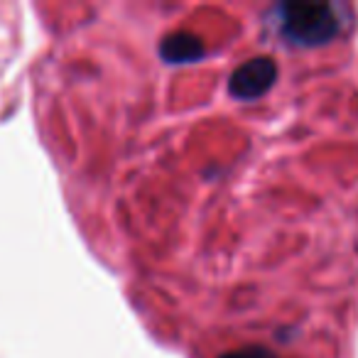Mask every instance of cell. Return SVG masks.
I'll return each mask as SVG.
<instances>
[{
    "mask_svg": "<svg viewBox=\"0 0 358 358\" xmlns=\"http://www.w3.org/2000/svg\"><path fill=\"white\" fill-rule=\"evenodd\" d=\"M278 27L292 45L317 47L331 42L341 32V17L331 3L292 0L278 8Z\"/></svg>",
    "mask_w": 358,
    "mask_h": 358,
    "instance_id": "6da1fadb",
    "label": "cell"
},
{
    "mask_svg": "<svg viewBox=\"0 0 358 358\" xmlns=\"http://www.w3.org/2000/svg\"><path fill=\"white\" fill-rule=\"evenodd\" d=\"M275 81H278V64H275V59H270V57H255V59H248L231 74L229 91L236 99L250 101L268 94L275 86Z\"/></svg>",
    "mask_w": 358,
    "mask_h": 358,
    "instance_id": "7a4b0ae2",
    "label": "cell"
},
{
    "mask_svg": "<svg viewBox=\"0 0 358 358\" xmlns=\"http://www.w3.org/2000/svg\"><path fill=\"white\" fill-rule=\"evenodd\" d=\"M204 52L206 50L201 45V40L196 35H192V32H172L159 45V55L169 64H189V62L201 59Z\"/></svg>",
    "mask_w": 358,
    "mask_h": 358,
    "instance_id": "3957f363",
    "label": "cell"
},
{
    "mask_svg": "<svg viewBox=\"0 0 358 358\" xmlns=\"http://www.w3.org/2000/svg\"><path fill=\"white\" fill-rule=\"evenodd\" d=\"M221 358H278L275 353H270L268 348H258V346H248V348H241V351H231Z\"/></svg>",
    "mask_w": 358,
    "mask_h": 358,
    "instance_id": "277c9868",
    "label": "cell"
}]
</instances>
